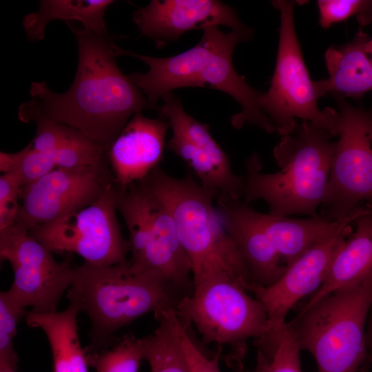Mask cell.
I'll return each instance as SVG.
<instances>
[{
  "instance_id": "1f68e13d",
  "label": "cell",
  "mask_w": 372,
  "mask_h": 372,
  "mask_svg": "<svg viewBox=\"0 0 372 372\" xmlns=\"http://www.w3.org/2000/svg\"><path fill=\"white\" fill-rule=\"evenodd\" d=\"M22 183L10 172L0 176V230L13 225L19 218Z\"/></svg>"
},
{
  "instance_id": "f1b7e54d",
  "label": "cell",
  "mask_w": 372,
  "mask_h": 372,
  "mask_svg": "<svg viewBox=\"0 0 372 372\" xmlns=\"http://www.w3.org/2000/svg\"><path fill=\"white\" fill-rule=\"evenodd\" d=\"M56 168L50 156L32 149L28 145L14 153H0V170L15 174L23 187L35 182Z\"/></svg>"
},
{
  "instance_id": "44dd1931",
  "label": "cell",
  "mask_w": 372,
  "mask_h": 372,
  "mask_svg": "<svg viewBox=\"0 0 372 372\" xmlns=\"http://www.w3.org/2000/svg\"><path fill=\"white\" fill-rule=\"evenodd\" d=\"M80 313L77 307L70 303L63 311L27 312V324L41 329L46 335L53 372H88L86 354L78 334L76 318Z\"/></svg>"
},
{
  "instance_id": "4316f807",
  "label": "cell",
  "mask_w": 372,
  "mask_h": 372,
  "mask_svg": "<svg viewBox=\"0 0 372 372\" xmlns=\"http://www.w3.org/2000/svg\"><path fill=\"white\" fill-rule=\"evenodd\" d=\"M146 337L129 333L118 338L110 348L85 353L88 366L96 372H138L145 360Z\"/></svg>"
},
{
  "instance_id": "e575fe53",
  "label": "cell",
  "mask_w": 372,
  "mask_h": 372,
  "mask_svg": "<svg viewBox=\"0 0 372 372\" xmlns=\"http://www.w3.org/2000/svg\"><path fill=\"white\" fill-rule=\"evenodd\" d=\"M366 343L369 358L372 360V313L370 318L369 328L366 333Z\"/></svg>"
},
{
  "instance_id": "30bf717a",
  "label": "cell",
  "mask_w": 372,
  "mask_h": 372,
  "mask_svg": "<svg viewBox=\"0 0 372 372\" xmlns=\"http://www.w3.org/2000/svg\"><path fill=\"white\" fill-rule=\"evenodd\" d=\"M116 182L95 203L28 230L52 252L74 253L85 262L113 265L127 261L128 240L116 217Z\"/></svg>"
},
{
  "instance_id": "8fae6325",
  "label": "cell",
  "mask_w": 372,
  "mask_h": 372,
  "mask_svg": "<svg viewBox=\"0 0 372 372\" xmlns=\"http://www.w3.org/2000/svg\"><path fill=\"white\" fill-rule=\"evenodd\" d=\"M0 257L12 267L14 280L8 291L18 303L32 307L37 313L56 311L72 284L74 269L57 262L19 221L0 230Z\"/></svg>"
},
{
  "instance_id": "9a60e30c",
  "label": "cell",
  "mask_w": 372,
  "mask_h": 372,
  "mask_svg": "<svg viewBox=\"0 0 372 372\" xmlns=\"http://www.w3.org/2000/svg\"><path fill=\"white\" fill-rule=\"evenodd\" d=\"M169 125L163 119L135 114L107 151L116 183L122 189L143 180L163 158Z\"/></svg>"
},
{
  "instance_id": "ffe728a7",
  "label": "cell",
  "mask_w": 372,
  "mask_h": 372,
  "mask_svg": "<svg viewBox=\"0 0 372 372\" xmlns=\"http://www.w3.org/2000/svg\"><path fill=\"white\" fill-rule=\"evenodd\" d=\"M355 230L335 254L326 278L306 305L340 288L372 276V208L358 217Z\"/></svg>"
},
{
  "instance_id": "5bb4252c",
  "label": "cell",
  "mask_w": 372,
  "mask_h": 372,
  "mask_svg": "<svg viewBox=\"0 0 372 372\" xmlns=\"http://www.w3.org/2000/svg\"><path fill=\"white\" fill-rule=\"evenodd\" d=\"M133 20L141 32L158 47L178 39L189 30L218 25L232 30L249 28L234 8L215 0H152L134 12Z\"/></svg>"
},
{
  "instance_id": "cb8c5ba5",
  "label": "cell",
  "mask_w": 372,
  "mask_h": 372,
  "mask_svg": "<svg viewBox=\"0 0 372 372\" xmlns=\"http://www.w3.org/2000/svg\"><path fill=\"white\" fill-rule=\"evenodd\" d=\"M166 147L187 164L192 174L206 189L216 196L224 194L240 199L242 197L244 176L226 174L202 149L178 134L173 133Z\"/></svg>"
},
{
  "instance_id": "484cf974",
  "label": "cell",
  "mask_w": 372,
  "mask_h": 372,
  "mask_svg": "<svg viewBox=\"0 0 372 372\" xmlns=\"http://www.w3.org/2000/svg\"><path fill=\"white\" fill-rule=\"evenodd\" d=\"M168 309L155 313L158 327L146 336L145 360L151 372H191Z\"/></svg>"
},
{
  "instance_id": "ac0fdd59",
  "label": "cell",
  "mask_w": 372,
  "mask_h": 372,
  "mask_svg": "<svg viewBox=\"0 0 372 372\" xmlns=\"http://www.w3.org/2000/svg\"><path fill=\"white\" fill-rule=\"evenodd\" d=\"M369 209L368 206H363L351 216L338 221L327 220L320 216L308 219L275 216L250 207L249 211L287 267L344 223L355 221Z\"/></svg>"
},
{
  "instance_id": "d4e9b609",
  "label": "cell",
  "mask_w": 372,
  "mask_h": 372,
  "mask_svg": "<svg viewBox=\"0 0 372 372\" xmlns=\"http://www.w3.org/2000/svg\"><path fill=\"white\" fill-rule=\"evenodd\" d=\"M161 99L163 102L158 108L159 114L162 119L167 120L173 133L185 137L202 149L226 174H236L227 154L213 138L208 125L189 115L173 92L166 94Z\"/></svg>"
},
{
  "instance_id": "7c38bea8",
  "label": "cell",
  "mask_w": 372,
  "mask_h": 372,
  "mask_svg": "<svg viewBox=\"0 0 372 372\" xmlns=\"http://www.w3.org/2000/svg\"><path fill=\"white\" fill-rule=\"evenodd\" d=\"M115 182L108 161L56 167L22 187L17 221L28 230L81 210L98 200Z\"/></svg>"
},
{
  "instance_id": "5b68a950",
  "label": "cell",
  "mask_w": 372,
  "mask_h": 372,
  "mask_svg": "<svg viewBox=\"0 0 372 372\" xmlns=\"http://www.w3.org/2000/svg\"><path fill=\"white\" fill-rule=\"evenodd\" d=\"M172 289L155 276L133 269L128 260L113 265L85 262L75 268L66 297L91 321L85 353L112 347L116 331L138 318L175 308Z\"/></svg>"
},
{
  "instance_id": "e0dca14e",
  "label": "cell",
  "mask_w": 372,
  "mask_h": 372,
  "mask_svg": "<svg viewBox=\"0 0 372 372\" xmlns=\"http://www.w3.org/2000/svg\"><path fill=\"white\" fill-rule=\"evenodd\" d=\"M129 261L133 269L155 276L172 289L183 291L185 296L193 292L190 262L180 241L174 219L160 200L143 251L138 258Z\"/></svg>"
},
{
  "instance_id": "4fadbf2b",
  "label": "cell",
  "mask_w": 372,
  "mask_h": 372,
  "mask_svg": "<svg viewBox=\"0 0 372 372\" xmlns=\"http://www.w3.org/2000/svg\"><path fill=\"white\" fill-rule=\"evenodd\" d=\"M347 222L322 239L287 267L273 285H253L249 289L263 305L269 320L268 335H276L284 328L290 309L303 297L315 293L323 283L338 249L352 232Z\"/></svg>"
},
{
  "instance_id": "4dcf8cb0",
  "label": "cell",
  "mask_w": 372,
  "mask_h": 372,
  "mask_svg": "<svg viewBox=\"0 0 372 372\" xmlns=\"http://www.w3.org/2000/svg\"><path fill=\"white\" fill-rule=\"evenodd\" d=\"M171 318L191 372H220V355L209 356L191 335L189 327L177 316L174 309Z\"/></svg>"
},
{
  "instance_id": "d590c367",
  "label": "cell",
  "mask_w": 372,
  "mask_h": 372,
  "mask_svg": "<svg viewBox=\"0 0 372 372\" xmlns=\"http://www.w3.org/2000/svg\"><path fill=\"white\" fill-rule=\"evenodd\" d=\"M365 50L366 52L372 56V39H369L365 43Z\"/></svg>"
},
{
  "instance_id": "d6a6232c",
  "label": "cell",
  "mask_w": 372,
  "mask_h": 372,
  "mask_svg": "<svg viewBox=\"0 0 372 372\" xmlns=\"http://www.w3.org/2000/svg\"><path fill=\"white\" fill-rule=\"evenodd\" d=\"M25 308L18 303L8 291L0 293V332L14 338L17 332V325L26 316Z\"/></svg>"
},
{
  "instance_id": "9c48e42d",
  "label": "cell",
  "mask_w": 372,
  "mask_h": 372,
  "mask_svg": "<svg viewBox=\"0 0 372 372\" xmlns=\"http://www.w3.org/2000/svg\"><path fill=\"white\" fill-rule=\"evenodd\" d=\"M332 96L338 105V140L319 216L338 221L364 205L372 207V109Z\"/></svg>"
},
{
  "instance_id": "6da1fadb",
  "label": "cell",
  "mask_w": 372,
  "mask_h": 372,
  "mask_svg": "<svg viewBox=\"0 0 372 372\" xmlns=\"http://www.w3.org/2000/svg\"><path fill=\"white\" fill-rule=\"evenodd\" d=\"M76 39L78 67L70 88L52 92L44 81L32 82L31 99L22 103L18 117L37 114L69 125L109 148L128 118L151 108L141 90L122 73L116 62L112 37L67 22Z\"/></svg>"
},
{
  "instance_id": "74e56055",
  "label": "cell",
  "mask_w": 372,
  "mask_h": 372,
  "mask_svg": "<svg viewBox=\"0 0 372 372\" xmlns=\"http://www.w3.org/2000/svg\"><path fill=\"white\" fill-rule=\"evenodd\" d=\"M360 372H367V371L364 369H362Z\"/></svg>"
},
{
  "instance_id": "52a82bcc",
  "label": "cell",
  "mask_w": 372,
  "mask_h": 372,
  "mask_svg": "<svg viewBox=\"0 0 372 372\" xmlns=\"http://www.w3.org/2000/svg\"><path fill=\"white\" fill-rule=\"evenodd\" d=\"M236 281L218 277L194 287L191 295L183 296L174 311L185 324L196 328L205 344H215L221 357L238 371L246 353V341L264 339L269 332L267 312L262 303Z\"/></svg>"
},
{
  "instance_id": "f546056e",
  "label": "cell",
  "mask_w": 372,
  "mask_h": 372,
  "mask_svg": "<svg viewBox=\"0 0 372 372\" xmlns=\"http://www.w3.org/2000/svg\"><path fill=\"white\" fill-rule=\"evenodd\" d=\"M319 23L328 28L334 23L355 17L360 25L372 21V1L368 0H319Z\"/></svg>"
},
{
  "instance_id": "277c9868",
  "label": "cell",
  "mask_w": 372,
  "mask_h": 372,
  "mask_svg": "<svg viewBox=\"0 0 372 372\" xmlns=\"http://www.w3.org/2000/svg\"><path fill=\"white\" fill-rule=\"evenodd\" d=\"M143 180L174 219L191 264L194 287L226 277L249 292L253 285L251 277L214 206L216 195L204 188L191 173L174 178L160 166Z\"/></svg>"
},
{
  "instance_id": "2e32d148",
  "label": "cell",
  "mask_w": 372,
  "mask_h": 372,
  "mask_svg": "<svg viewBox=\"0 0 372 372\" xmlns=\"http://www.w3.org/2000/svg\"><path fill=\"white\" fill-rule=\"evenodd\" d=\"M216 209L223 225L243 258L253 285L269 287L284 274L287 266L249 214V206L240 198L218 194Z\"/></svg>"
},
{
  "instance_id": "8d00e7d4",
  "label": "cell",
  "mask_w": 372,
  "mask_h": 372,
  "mask_svg": "<svg viewBox=\"0 0 372 372\" xmlns=\"http://www.w3.org/2000/svg\"><path fill=\"white\" fill-rule=\"evenodd\" d=\"M0 372H17V370L10 367L0 366Z\"/></svg>"
},
{
  "instance_id": "83f0119b",
  "label": "cell",
  "mask_w": 372,
  "mask_h": 372,
  "mask_svg": "<svg viewBox=\"0 0 372 372\" xmlns=\"http://www.w3.org/2000/svg\"><path fill=\"white\" fill-rule=\"evenodd\" d=\"M300 350L291 331L286 326L264 351L257 350L256 365L251 371L238 372H303Z\"/></svg>"
},
{
  "instance_id": "836d02e7",
  "label": "cell",
  "mask_w": 372,
  "mask_h": 372,
  "mask_svg": "<svg viewBox=\"0 0 372 372\" xmlns=\"http://www.w3.org/2000/svg\"><path fill=\"white\" fill-rule=\"evenodd\" d=\"M13 338L6 333L0 332V366L17 370L19 360L14 349Z\"/></svg>"
},
{
  "instance_id": "ba28073f",
  "label": "cell",
  "mask_w": 372,
  "mask_h": 372,
  "mask_svg": "<svg viewBox=\"0 0 372 372\" xmlns=\"http://www.w3.org/2000/svg\"><path fill=\"white\" fill-rule=\"evenodd\" d=\"M280 12L279 41L274 72L269 90L258 103L281 136L291 134L297 118L337 136V110L318 104L320 98L306 67L294 23L295 1H273Z\"/></svg>"
},
{
  "instance_id": "8992f818",
  "label": "cell",
  "mask_w": 372,
  "mask_h": 372,
  "mask_svg": "<svg viewBox=\"0 0 372 372\" xmlns=\"http://www.w3.org/2000/svg\"><path fill=\"white\" fill-rule=\"evenodd\" d=\"M372 304V276L305 305L286 326L318 372H358L369 356L364 327Z\"/></svg>"
},
{
  "instance_id": "7402d4cb",
  "label": "cell",
  "mask_w": 372,
  "mask_h": 372,
  "mask_svg": "<svg viewBox=\"0 0 372 372\" xmlns=\"http://www.w3.org/2000/svg\"><path fill=\"white\" fill-rule=\"evenodd\" d=\"M111 0H43L37 12L26 14L23 25L29 40L43 39L49 22L53 20H78L84 28L99 34H107L104 19Z\"/></svg>"
},
{
  "instance_id": "3957f363",
  "label": "cell",
  "mask_w": 372,
  "mask_h": 372,
  "mask_svg": "<svg viewBox=\"0 0 372 372\" xmlns=\"http://www.w3.org/2000/svg\"><path fill=\"white\" fill-rule=\"evenodd\" d=\"M328 132L302 121L290 134L281 136L273 149L280 168L262 173L259 154L246 159L243 202L262 200L271 215L303 214L318 217L331 174L337 141Z\"/></svg>"
},
{
  "instance_id": "7a4b0ae2",
  "label": "cell",
  "mask_w": 372,
  "mask_h": 372,
  "mask_svg": "<svg viewBox=\"0 0 372 372\" xmlns=\"http://www.w3.org/2000/svg\"><path fill=\"white\" fill-rule=\"evenodd\" d=\"M254 35L249 28L223 32L218 26L203 30L201 40L194 47L178 54L158 58L123 50L117 47L116 56H131L145 63V73L128 74L130 79L146 96L151 108L173 90L186 87L214 88L233 97L242 110L231 119L233 126L255 125L267 133L275 127L262 111L258 99L262 92L249 85L235 70L232 55L236 46Z\"/></svg>"
},
{
  "instance_id": "d6986e66",
  "label": "cell",
  "mask_w": 372,
  "mask_h": 372,
  "mask_svg": "<svg viewBox=\"0 0 372 372\" xmlns=\"http://www.w3.org/2000/svg\"><path fill=\"white\" fill-rule=\"evenodd\" d=\"M369 39L360 30L350 42L327 50L324 60L329 76L315 81L320 97L330 93L358 99L372 91V56L364 48Z\"/></svg>"
},
{
  "instance_id": "603a6c76",
  "label": "cell",
  "mask_w": 372,
  "mask_h": 372,
  "mask_svg": "<svg viewBox=\"0 0 372 372\" xmlns=\"http://www.w3.org/2000/svg\"><path fill=\"white\" fill-rule=\"evenodd\" d=\"M115 196L116 209L129 232L130 260H134L147 244L159 200L144 180L132 183L125 189L116 184Z\"/></svg>"
}]
</instances>
